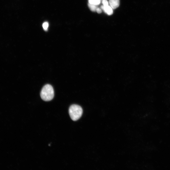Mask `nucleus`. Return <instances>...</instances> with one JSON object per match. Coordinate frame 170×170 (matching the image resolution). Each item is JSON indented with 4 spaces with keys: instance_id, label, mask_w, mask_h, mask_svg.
Segmentation results:
<instances>
[{
    "instance_id": "nucleus-9",
    "label": "nucleus",
    "mask_w": 170,
    "mask_h": 170,
    "mask_svg": "<svg viewBox=\"0 0 170 170\" xmlns=\"http://www.w3.org/2000/svg\"><path fill=\"white\" fill-rule=\"evenodd\" d=\"M96 11L98 12V13L99 14H100L102 12V10L101 9H100L99 8H98L97 9Z\"/></svg>"
},
{
    "instance_id": "nucleus-8",
    "label": "nucleus",
    "mask_w": 170,
    "mask_h": 170,
    "mask_svg": "<svg viewBox=\"0 0 170 170\" xmlns=\"http://www.w3.org/2000/svg\"><path fill=\"white\" fill-rule=\"evenodd\" d=\"M102 3L104 6H108V3L107 0H102Z\"/></svg>"
},
{
    "instance_id": "nucleus-1",
    "label": "nucleus",
    "mask_w": 170,
    "mask_h": 170,
    "mask_svg": "<svg viewBox=\"0 0 170 170\" xmlns=\"http://www.w3.org/2000/svg\"><path fill=\"white\" fill-rule=\"evenodd\" d=\"M54 96V89L51 85L47 84L42 88L40 96L42 100L49 101L53 98Z\"/></svg>"
},
{
    "instance_id": "nucleus-6",
    "label": "nucleus",
    "mask_w": 170,
    "mask_h": 170,
    "mask_svg": "<svg viewBox=\"0 0 170 170\" xmlns=\"http://www.w3.org/2000/svg\"><path fill=\"white\" fill-rule=\"evenodd\" d=\"M89 3L98 5L101 2V0H88Z\"/></svg>"
},
{
    "instance_id": "nucleus-7",
    "label": "nucleus",
    "mask_w": 170,
    "mask_h": 170,
    "mask_svg": "<svg viewBox=\"0 0 170 170\" xmlns=\"http://www.w3.org/2000/svg\"><path fill=\"white\" fill-rule=\"evenodd\" d=\"M48 27L49 23L48 22H45L42 24V27H43V29L46 31L48 30Z\"/></svg>"
},
{
    "instance_id": "nucleus-5",
    "label": "nucleus",
    "mask_w": 170,
    "mask_h": 170,
    "mask_svg": "<svg viewBox=\"0 0 170 170\" xmlns=\"http://www.w3.org/2000/svg\"><path fill=\"white\" fill-rule=\"evenodd\" d=\"M88 6L91 10L93 12H96L97 9L98 8V5L89 3H88Z\"/></svg>"
},
{
    "instance_id": "nucleus-4",
    "label": "nucleus",
    "mask_w": 170,
    "mask_h": 170,
    "mask_svg": "<svg viewBox=\"0 0 170 170\" xmlns=\"http://www.w3.org/2000/svg\"><path fill=\"white\" fill-rule=\"evenodd\" d=\"M110 7L113 9H116L119 6V0H109Z\"/></svg>"
},
{
    "instance_id": "nucleus-3",
    "label": "nucleus",
    "mask_w": 170,
    "mask_h": 170,
    "mask_svg": "<svg viewBox=\"0 0 170 170\" xmlns=\"http://www.w3.org/2000/svg\"><path fill=\"white\" fill-rule=\"evenodd\" d=\"M101 8L108 15H111L113 13V9L111 7L109 6H102L101 7Z\"/></svg>"
},
{
    "instance_id": "nucleus-2",
    "label": "nucleus",
    "mask_w": 170,
    "mask_h": 170,
    "mask_svg": "<svg viewBox=\"0 0 170 170\" xmlns=\"http://www.w3.org/2000/svg\"><path fill=\"white\" fill-rule=\"evenodd\" d=\"M69 112L71 119L74 121H76L81 118L83 111L82 108L80 106L74 104L70 107Z\"/></svg>"
}]
</instances>
